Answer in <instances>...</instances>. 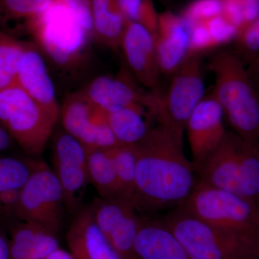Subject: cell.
Returning a JSON list of instances; mask_svg holds the SVG:
<instances>
[{"label":"cell","instance_id":"cell-12","mask_svg":"<svg viewBox=\"0 0 259 259\" xmlns=\"http://www.w3.org/2000/svg\"><path fill=\"white\" fill-rule=\"evenodd\" d=\"M91 209L97 226L120 258L134 259L140 215L133 201L120 197H101Z\"/></svg>","mask_w":259,"mask_h":259},{"label":"cell","instance_id":"cell-37","mask_svg":"<svg viewBox=\"0 0 259 259\" xmlns=\"http://www.w3.org/2000/svg\"><path fill=\"white\" fill-rule=\"evenodd\" d=\"M44 259H76L71 252L66 251L62 248H56L54 251L51 252L50 254L48 255Z\"/></svg>","mask_w":259,"mask_h":259},{"label":"cell","instance_id":"cell-25","mask_svg":"<svg viewBox=\"0 0 259 259\" xmlns=\"http://www.w3.org/2000/svg\"><path fill=\"white\" fill-rule=\"evenodd\" d=\"M28 44L0 30V90L17 83L19 65Z\"/></svg>","mask_w":259,"mask_h":259},{"label":"cell","instance_id":"cell-11","mask_svg":"<svg viewBox=\"0 0 259 259\" xmlns=\"http://www.w3.org/2000/svg\"><path fill=\"white\" fill-rule=\"evenodd\" d=\"M134 79L127 68H122L116 76H97L80 92L95 109L104 113L141 105L148 109L153 117L159 100L146 89L139 87Z\"/></svg>","mask_w":259,"mask_h":259},{"label":"cell","instance_id":"cell-3","mask_svg":"<svg viewBox=\"0 0 259 259\" xmlns=\"http://www.w3.org/2000/svg\"><path fill=\"white\" fill-rule=\"evenodd\" d=\"M26 32L46 61L66 77H74L88 62L93 35L73 18L60 0L32 20Z\"/></svg>","mask_w":259,"mask_h":259},{"label":"cell","instance_id":"cell-30","mask_svg":"<svg viewBox=\"0 0 259 259\" xmlns=\"http://www.w3.org/2000/svg\"><path fill=\"white\" fill-rule=\"evenodd\" d=\"M202 23L208 30L216 47L226 44L238 35V29L230 23L222 15L209 19Z\"/></svg>","mask_w":259,"mask_h":259},{"label":"cell","instance_id":"cell-28","mask_svg":"<svg viewBox=\"0 0 259 259\" xmlns=\"http://www.w3.org/2000/svg\"><path fill=\"white\" fill-rule=\"evenodd\" d=\"M127 22L139 24L156 35L158 13L153 0H115Z\"/></svg>","mask_w":259,"mask_h":259},{"label":"cell","instance_id":"cell-7","mask_svg":"<svg viewBox=\"0 0 259 259\" xmlns=\"http://www.w3.org/2000/svg\"><path fill=\"white\" fill-rule=\"evenodd\" d=\"M57 122L18 83L0 90V122L29 156L42 154Z\"/></svg>","mask_w":259,"mask_h":259},{"label":"cell","instance_id":"cell-9","mask_svg":"<svg viewBox=\"0 0 259 259\" xmlns=\"http://www.w3.org/2000/svg\"><path fill=\"white\" fill-rule=\"evenodd\" d=\"M65 208L62 188L54 171L38 161L20 190L16 218L40 225L58 235Z\"/></svg>","mask_w":259,"mask_h":259},{"label":"cell","instance_id":"cell-17","mask_svg":"<svg viewBox=\"0 0 259 259\" xmlns=\"http://www.w3.org/2000/svg\"><path fill=\"white\" fill-rule=\"evenodd\" d=\"M17 83L29 96L59 120L61 108L47 61L33 42H29L19 65Z\"/></svg>","mask_w":259,"mask_h":259},{"label":"cell","instance_id":"cell-35","mask_svg":"<svg viewBox=\"0 0 259 259\" xmlns=\"http://www.w3.org/2000/svg\"><path fill=\"white\" fill-rule=\"evenodd\" d=\"M0 259H11L10 239L0 232Z\"/></svg>","mask_w":259,"mask_h":259},{"label":"cell","instance_id":"cell-16","mask_svg":"<svg viewBox=\"0 0 259 259\" xmlns=\"http://www.w3.org/2000/svg\"><path fill=\"white\" fill-rule=\"evenodd\" d=\"M191 27L182 15L166 10L158 14L155 49L160 72L170 76L190 54Z\"/></svg>","mask_w":259,"mask_h":259},{"label":"cell","instance_id":"cell-8","mask_svg":"<svg viewBox=\"0 0 259 259\" xmlns=\"http://www.w3.org/2000/svg\"><path fill=\"white\" fill-rule=\"evenodd\" d=\"M171 76L168 90L158 103L154 120L183 138L189 117L205 96L201 54H189Z\"/></svg>","mask_w":259,"mask_h":259},{"label":"cell","instance_id":"cell-15","mask_svg":"<svg viewBox=\"0 0 259 259\" xmlns=\"http://www.w3.org/2000/svg\"><path fill=\"white\" fill-rule=\"evenodd\" d=\"M224 112L211 93L204 96L191 114L186 124L194 166L208 157L222 142L227 131L223 124Z\"/></svg>","mask_w":259,"mask_h":259},{"label":"cell","instance_id":"cell-10","mask_svg":"<svg viewBox=\"0 0 259 259\" xmlns=\"http://www.w3.org/2000/svg\"><path fill=\"white\" fill-rule=\"evenodd\" d=\"M53 164L62 188L64 207L70 213L79 212L89 183L87 150L64 130L54 137Z\"/></svg>","mask_w":259,"mask_h":259},{"label":"cell","instance_id":"cell-29","mask_svg":"<svg viewBox=\"0 0 259 259\" xmlns=\"http://www.w3.org/2000/svg\"><path fill=\"white\" fill-rule=\"evenodd\" d=\"M222 11L223 0H193L181 15L190 25H193L222 15Z\"/></svg>","mask_w":259,"mask_h":259},{"label":"cell","instance_id":"cell-4","mask_svg":"<svg viewBox=\"0 0 259 259\" xmlns=\"http://www.w3.org/2000/svg\"><path fill=\"white\" fill-rule=\"evenodd\" d=\"M197 180L253 202L259 199V145L227 131L222 142L194 167Z\"/></svg>","mask_w":259,"mask_h":259},{"label":"cell","instance_id":"cell-27","mask_svg":"<svg viewBox=\"0 0 259 259\" xmlns=\"http://www.w3.org/2000/svg\"><path fill=\"white\" fill-rule=\"evenodd\" d=\"M38 161L0 156V195L8 191L22 189Z\"/></svg>","mask_w":259,"mask_h":259},{"label":"cell","instance_id":"cell-40","mask_svg":"<svg viewBox=\"0 0 259 259\" xmlns=\"http://www.w3.org/2000/svg\"><path fill=\"white\" fill-rule=\"evenodd\" d=\"M256 204H257V208H258V214H259V199H258V202H257Z\"/></svg>","mask_w":259,"mask_h":259},{"label":"cell","instance_id":"cell-13","mask_svg":"<svg viewBox=\"0 0 259 259\" xmlns=\"http://www.w3.org/2000/svg\"><path fill=\"white\" fill-rule=\"evenodd\" d=\"M63 127L86 150L110 149L119 145L104 112L97 110L81 92L66 97L60 110Z\"/></svg>","mask_w":259,"mask_h":259},{"label":"cell","instance_id":"cell-23","mask_svg":"<svg viewBox=\"0 0 259 259\" xmlns=\"http://www.w3.org/2000/svg\"><path fill=\"white\" fill-rule=\"evenodd\" d=\"M59 0H0V30L16 36Z\"/></svg>","mask_w":259,"mask_h":259},{"label":"cell","instance_id":"cell-36","mask_svg":"<svg viewBox=\"0 0 259 259\" xmlns=\"http://www.w3.org/2000/svg\"><path fill=\"white\" fill-rule=\"evenodd\" d=\"M247 69L253 82L259 83V55L250 61L249 66L247 67Z\"/></svg>","mask_w":259,"mask_h":259},{"label":"cell","instance_id":"cell-1","mask_svg":"<svg viewBox=\"0 0 259 259\" xmlns=\"http://www.w3.org/2000/svg\"><path fill=\"white\" fill-rule=\"evenodd\" d=\"M134 146L136 179L132 201L137 210L154 215L182 205L198 181L184 152L183 138L157 123Z\"/></svg>","mask_w":259,"mask_h":259},{"label":"cell","instance_id":"cell-20","mask_svg":"<svg viewBox=\"0 0 259 259\" xmlns=\"http://www.w3.org/2000/svg\"><path fill=\"white\" fill-rule=\"evenodd\" d=\"M58 235L40 225L22 223L12 230L11 259H44L59 248Z\"/></svg>","mask_w":259,"mask_h":259},{"label":"cell","instance_id":"cell-5","mask_svg":"<svg viewBox=\"0 0 259 259\" xmlns=\"http://www.w3.org/2000/svg\"><path fill=\"white\" fill-rule=\"evenodd\" d=\"M191 259H259V238L225 231L194 217L182 207L160 216Z\"/></svg>","mask_w":259,"mask_h":259},{"label":"cell","instance_id":"cell-6","mask_svg":"<svg viewBox=\"0 0 259 259\" xmlns=\"http://www.w3.org/2000/svg\"><path fill=\"white\" fill-rule=\"evenodd\" d=\"M180 207L211 226L259 238L257 204L238 194L198 180L190 197Z\"/></svg>","mask_w":259,"mask_h":259},{"label":"cell","instance_id":"cell-38","mask_svg":"<svg viewBox=\"0 0 259 259\" xmlns=\"http://www.w3.org/2000/svg\"><path fill=\"white\" fill-rule=\"evenodd\" d=\"M158 1L161 3L162 4L166 5V6H169L174 3L175 0H158Z\"/></svg>","mask_w":259,"mask_h":259},{"label":"cell","instance_id":"cell-14","mask_svg":"<svg viewBox=\"0 0 259 259\" xmlns=\"http://www.w3.org/2000/svg\"><path fill=\"white\" fill-rule=\"evenodd\" d=\"M120 49H122L127 69L135 79L161 100L163 93L154 35L142 25L127 22Z\"/></svg>","mask_w":259,"mask_h":259},{"label":"cell","instance_id":"cell-32","mask_svg":"<svg viewBox=\"0 0 259 259\" xmlns=\"http://www.w3.org/2000/svg\"><path fill=\"white\" fill-rule=\"evenodd\" d=\"M236 37L242 52L253 56V59L259 55V18L238 32Z\"/></svg>","mask_w":259,"mask_h":259},{"label":"cell","instance_id":"cell-34","mask_svg":"<svg viewBox=\"0 0 259 259\" xmlns=\"http://www.w3.org/2000/svg\"><path fill=\"white\" fill-rule=\"evenodd\" d=\"M15 141L0 122V152L8 151L13 147Z\"/></svg>","mask_w":259,"mask_h":259},{"label":"cell","instance_id":"cell-39","mask_svg":"<svg viewBox=\"0 0 259 259\" xmlns=\"http://www.w3.org/2000/svg\"><path fill=\"white\" fill-rule=\"evenodd\" d=\"M253 83H254V82H253ZM254 84H255V88H256V89H257V90H258V95H259V83H254Z\"/></svg>","mask_w":259,"mask_h":259},{"label":"cell","instance_id":"cell-18","mask_svg":"<svg viewBox=\"0 0 259 259\" xmlns=\"http://www.w3.org/2000/svg\"><path fill=\"white\" fill-rule=\"evenodd\" d=\"M134 259H191L184 245L155 215H140Z\"/></svg>","mask_w":259,"mask_h":259},{"label":"cell","instance_id":"cell-22","mask_svg":"<svg viewBox=\"0 0 259 259\" xmlns=\"http://www.w3.org/2000/svg\"><path fill=\"white\" fill-rule=\"evenodd\" d=\"M93 36L102 45L120 49L127 22L115 0H93Z\"/></svg>","mask_w":259,"mask_h":259},{"label":"cell","instance_id":"cell-26","mask_svg":"<svg viewBox=\"0 0 259 259\" xmlns=\"http://www.w3.org/2000/svg\"><path fill=\"white\" fill-rule=\"evenodd\" d=\"M117 182V197L132 200L136 179L134 145H117L110 149Z\"/></svg>","mask_w":259,"mask_h":259},{"label":"cell","instance_id":"cell-33","mask_svg":"<svg viewBox=\"0 0 259 259\" xmlns=\"http://www.w3.org/2000/svg\"><path fill=\"white\" fill-rule=\"evenodd\" d=\"M190 27V54H202L204 51L216 48L204 23L193 24Z\"/></svg>","mask_w":259,"mask_h":259},{"label":"cell","instance_id":"cell-2","mask_svg":"<svg viewBox=\"0 0 259 259\" xmlns=\"http://www.w3.org/2000/svg\"><path fill=\"white\" fill-rule=\"evenodd\" d=\"M207 69L214 74L212 93L222 107L234 132L259 145V95L242 59L222 51L209 59Z\"/></svg>","mask_w":259,"mask_h":259},{"label":"cell","instance_id":"cell-21","mask_svg":"<svg viewBox=\"0 0 259 259\" xmlns=\"http://www.w3.org/2000/svg\"><path fill=\"white\" fill-rule=\"evenodd\" d=\"M105 115L119 145L138 144L152 127L149 125L152 117L144 105H131Z\"/></svg>","mask_w":259,"mask_h":259},{"label":"cell","instance_id":"cell-31","mask_svg":"<svg viewBox=\"0 0 259 259\" xmlns=\"http://www.w3.org/2000/svg\"><path fill=\"white\" fill-rule=\"evenodd\" d=\"M73 18L93 35V0H60Z\"/></svg>","mask_w":259,"mask_h":259},{"label":"cell","instance_id":"cell-24","mask_svg":"<svg viewBox=\"0 0 259 259\" xmlns=\"http://www.w3.org/2000/svg\"><path fill=\"white\" fill-rule=\"evenodd\" d=\"M110 149L87 150L89 182L105 198L117 197V178Z\"/></svg>","mask_w":259,"mask_h":259},{"label":"cell","instance_id":"cell-19","mask_svg":"<svg viewBox=\"0 0 259 259\" xmlns=\"http://www.w3.org/2000/svg\"><path fill=\"white\" fill-rule=\"evenodd\" d=\"M66 241L76 259H122L97 226L91 207L77 212Z\"/></svg>","mask_w":259,"mask_h":259}]
</instances>
